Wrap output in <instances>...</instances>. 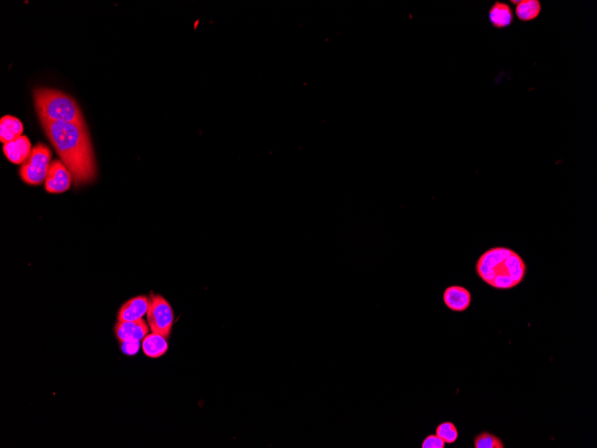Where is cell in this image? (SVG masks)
Here are the masks:
<instances>
[{"label":"cell","instance_id":"obj_9","mask_svg":"<svg viewBox=\"0 0 597 448\" xmlns=\"http://www.w3.org/2000/svg\"><path fill=\"white\" fill-rule=\"evenodd\" d=\"M488 20L494 28L504 30L513 25L514 14L508 3L496 1L488 11Z\"/></svg>","mask_w":597,"mask_h":448},{"label":"cell","instance_id":"obj_4","mask_svg":"<svg viewBox=\"0 0 597 448\" xmlns=\"http://www.w3.org/2000/svg\"><path fill=\"white\" fill-rule=\"evenodd\" d=\"M52 158L51 150L44 143H38L23 162L19 171L21 178L26 184L39 185L45 182Z\"/></svg>","mask_w":597,"mask_h":448},{"label":"cell","instance_id":"obj_16","mask_svg":"<svg viewBox=\"0 0 597 448\" xmlns=\"http://www.w3.org/2000/svg\"><path fill=\"white\" fill-rule=\"evenodd\" d=\"M476 448H504L502 441L496 436L488 432H483L476 436L474 439Z\"/></svg>","mask_w":597,"mask_h":448},{"label":"cell","instance_id":"obj_19","mask_svg":"<svg viewBox=\"0 0 597 448\" xmlns=\"http://www.w3.org/2000/svg\"><path fill=\"white\" fill-rule=\"evenodd\" d=\"M520 2V1H513V0H511V4L516 5L517 4H519Z\"/></svg>","mask_w":597,"mask_h":448},{"label":"cell","instance_id":"obj_6","mask_svg":"<svg viewBox=\"0 0 597 448\" xmlns=\"http://www.w3.org/2000/svg\"><path fill=\"white\" fill-rule=\"evenodd\" d=\"M72 174L63 162L55 160L49 164L45 180V189L49 193H62L70 189Z\"/></svg>","mask_w":597,"mask_h":448},{"label":"cell","instance_id":"obj_13","mask_svg":"<svg viewBox=\"0 0 597 448\" xmlns=\"http://www.w3.org/2000/svg\"><path fill=\"white\" fill-rule=\"evenodd\" d=\"M167 339L163 335L156 334V333L147 335L143 339L144 353L149 358H158L164 355L169 349Z\"/></svg>","mask_w":597,"mask_h":448},{"label":"cell","instance_id":"obj_7","mask_svg":"<svg viewBox=\"0 0 597 448\" xmlns=\"http://www.w3.org/2000/svg\"><path fill=\"white\" fill-rule=\"evenodd\" d=\"M114 333L119 342L141 341L149 335V327L143 319L136 321H119Z\"/></svg>","mask_w":597,"mask_h":448},{"label":"cell","instance_id":"obj_14","mask_svg":"<svg viewBox=\"0 0 597 448\" xmlns=\"http://www.w3.org/2000/svg\"><path fill=\"white\" fill-rule=\"evenodd\" d=\"M542 5L538 0H520L515 8L517 19L523 23H529L539 17Z\"/></svg>","mask_w":597,"mask_h":448},{"label":"cell","instance_id":"obj_8","mask_svg":"<svg viewBox=\"0 0 597 448\" xmlns=\"http://www.w3.org/2000/svg\"><path fill=\"white\" fill-rule=\"evenodd\" d=\"M443 303L452 311L463 312L469 309L472 303V294L465 287L452 285L443 292Z\"/></svg>","mask_w":597,"mask_h":448},{"label":"cell","instance_id":"obj_17","mask_svg":"<svg viewBox=\"0 0 597 448\" xmlns=\"http://www.w3.org/2000/svg\"><path fill=\"white\" fill-rule=\"evenodd\" d=\"M422 448H445L446 442L438 437L437 434L429 435L424 439L422 445Z\"/></svg>","mask_w":597,"mask_h":448},{"label":"cell","instance_id":"obj_5","mask_svg":"<svg viewBox=\"0 0 597 448\" xmlns=\"http://www.w3.org/2000/svg\"><path fill=\"white\" fill-rule=\"evenodd\" d=\"M147 319L152 333L169 338L173 323V311L171 305L163 296L151 294Z\"/></svg>","mask_w":597,"mask_h":448},{"label":"cell","instance_id":"obj_12","mask_svg":"<svg viewBox=\"0 0 597 448\" xmlns=\"http://www.w3.org/2000/svg\"><path fill=\"white\" fill-rule=\"evenodd\" d=\"M23 126L16 117L5 116L0 120V141L5 144L22 137Z\"/></svg>","mask_w":597,"mask_h":448},{"label":"cell","instance_id":"obj_11","mask_svg":"<svg viewBox=\"0 0 597 448\" xmlns=\"http://www.w3.org/2000/svg\"><path fill=\"white\" fill-rule=\"evenodd\" d=\"M32 144L27 137H19V139L4 144L3 152L8 160L12 163L23 164L32 152Z\"/></svg>","mask_w":597,"mask_h":448},{"label":"cell","instance_id":"obj_15","mask_svg":"<svg viewBox=\"0 0 597 448\" xmlns=\"http://www.w3.org/2000/svg\"><path fill=\"white\" fill-rule=\"evenodd\" d=\"M435 434L442 438L446 442V444H454L459 437L457 428H456L454 423H450V421L439 424L437 426Z\"/></svg>","mask_w":597,"mask_h":448},{"label":"cell","instance_id":"obj_18","mask_svg":"<svg viewBox=\"0 0 597 448\" xmlns=\"http://www.w3.org/2000/svg\"><path fill=\"white\" fill-rule=\"evenodd\" d=\"M141 341H128L120 342L122 344V351L125 355H136L140 349Z\"/></svg>","mask_w":597,"mask_h":448},{"label":"cell","instance_id":"obj_10","mask_svg":"<svg viewBox=\"0 0 597 448\" xmlns=\"http://www.w3.org/2000/svg\"><path fill=\"white\" fill-rule=\"evenodd\" d=\"M149 299L146 296H136L127 300L120 309L119 321H136L142 320L148 312Z\"/></svg>","mask_w":597,"mask_h":448},{"label":"cell","instance_id":"obj_1","mask_svg":"<svg viewBox=\"0 0 597 448\" xmlns=\"http://www.w3.org/2000/svg\"><path fill=\"white\" fill-rule=\"evenodd\" d=\"M40 120L61 161L72 174L75 187L93 181L96 176L95 158L86 126Z\"/></svg>","mask_w":597,"mask_h":448},{"label":"cell","instance_id":"obj_2","mask_svg":"<svg viewBox=\"0 0 597 448\" xmlns=\"http://www.w3.org/2000/svg\"><path fill=\"white\" fill-rule=\"evenodd\" d=\"M476 273L487 285L507 290L524 279L526 267L517 252L505 247H496L485 252L476 262Z\"/></svg>","mask_w":597,"mask_h":448},{"label":"cell","instance_id":"obj_3","mask_svg":"<svg viewBox=\"0 0 597 448\" xmlns=\"http://www.w3.org/2000/svg\"><path fill=\"white\" fill-rule=\"evenodd\" d=\"M34 98L40 119L86 126L81 108L71 96L58 90L37 88L34 91Z\"/></svg>","mask_w":597,"mask_h":448}]
</instances>
